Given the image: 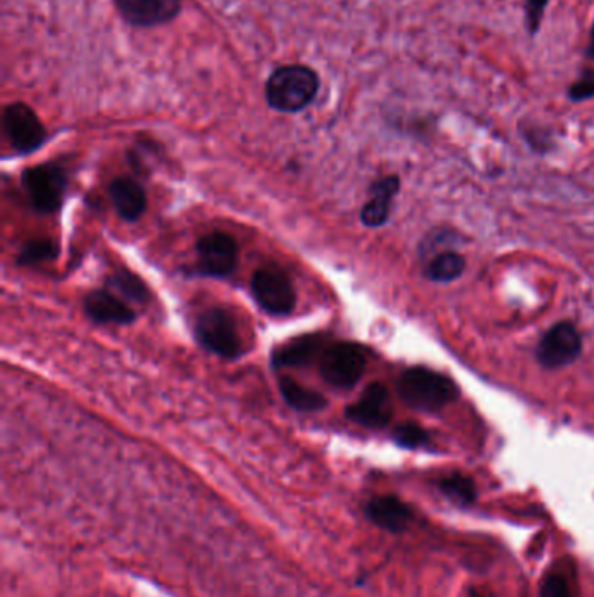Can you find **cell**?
<instances>
[{
    "instance_id": "e0dca14e",
    "label": "cell",
    "mask_w": 594,
    "mask_h": 597,
    "mask_svg": "<svg viewBox=\"0 0 594 597\" xmlns=\"http://www.w3.org/2000/svg\"><path fill=\"white\" fill-rule=\"evenodd\" d=\"M279 390L286 404L297 409L300 413H318V411L327 409L328 400L321 393L312 388L301 387L295 379L280 378Z\"/></svg>"
},
{
    "instance_id": "4fadbf2b",
    "label": "cell",
    "mask_w": 594,
    "mask_h": 597,
    "mask_svg": "<svg viewBox=\"0 0 594 597\" xmlns=\"http://www.w3.org/2000/svg\"><path fill=\"white\" fill-rule=\"evenodd\" d=\"M85 312L95 324L130 325L136 313L110 291H95L85 297Z\"/></svg>"
},
{
    "instance_id": "44dd1931",
    "label": "cell",
    "mask_w": 594,
    "mask_h": 597,
    "mask_svg": "<svg viewBox=\"0 0 594 597\" xmlns=\"http://www.w3.org/2000/svg\"><path fill=\"white\" fill-rule=\"evenodd\" d=\"M58 257V245L51 240L29 241L18 256L22 265L46 264Z\"/></svg>"
},
{
    "instance_id": "2e32d148",
    "label": "cell",
    "mask_w": 594,
    "mask_h": 597,
    "mask_svg": "<svg viewBox=\"0 0 594 597\" xmlns=\"http://www.w3.org/2000/svg\"><path fill=\"white\" fill-rule=\"evenodd\" d=\"M110 199L113 207L128 222H134L142 217L147 208V194L142 184L130 177H119L110 184Z\"/></svg>"
},
{
    "instance_id": "3957f363",
    "label": "cell",
    "mask_w": 594,
    "mask_h": 597,
    "mask_svg": "<svg viewBox=\"0 0 594 597\" xmlns=\"http://www.w3.org/2000/svg\"><path fill=\"white\" fill-rule=\"evenodd\" d=\"M366 363H369V357L360 345L333 343L327 346L319 358V372L331 387L351 390L363 378Z\"/></svg>"
},
{
    "instance_id": "7402d4cb",
    "label": "cell",
    "mask_w": 594,
    "mask_h": 597,
    "mask_svg": "<svg viewBox=\"0 0 594 597\" xmlns=\"http://www.w3.org/2000/svg\"><path fill=\"white\" fill-rule=\"evenodd\" d=\"M394 441L405 449H420V447H426L431 438L422 426L415 425V423H403L394 430Z\"/></svg>"
},
{
    "instance_id": "7c38bea8",
    "label": "cell",
    "mask_w": 594,
    "mask_h": 597,
    "mask_svg": "<svg viewBox=\"0 0 594 597\" xmlns=\"http://www.w3.org/2000/svg\"><path fill=\"white\" fill-rule=\"evenodd\" d=\"M364 515L372 524L387 533H405L414 521V510L394 495L375 497L364 506Z\"/></svg>"
},
{
    "instance_id": "83f0119b",
    "label": "cell",
    "mask_w": 594,
    "mask_h": 597,
    "mask_svg": "<svg viewBox=\"0 0 594 597\" xmlns=\"http://www.w3.org/2000/svg\"><path fill=\"white\" fill-rule=\"evenodd\" d=\"M468 597H486L485 594L477 593V590H471Z\"/></svg>"
},
{
    "instance_id": "5bb4252c",
    "label": "cell",
    "mask_w": 594,
    "mask_h": 597,
    "mask_svg": "<svg viewBox=\"0 0 594 597\" xmlns=\"http://www.w3.org/2000/svg\"><path fill=\"white\" fill-rule=\"evenodd\" d=\"M399 193V177L389 175L372 185V198L361 210V220L366 228H382L389 220L393 199Z\"/></svg>"
},
{
    "instance_id": "7a4b0ae2",
    "label": "cell",
    "mask_w": 594,
    "mask_h": 597,
    "mask_svg": "<svg viewBox=\"0 0 594 597\" xmlns=\"http://www.w3.org/2000/svg\"><path fill=\"white\" fill-rule=\"evenodd\" d=\"M398 393L410 408L422 413H438L459 399V387L441 372L427 367H410L399 378Z\"/></svg>"
},
{
    "instance_id": "5b68a950",
    "label": "cell",
    "mask_w": 594,
    "mask_h": 597,
    "mask_svg": "<svg viewBox=\"0 0 594 597\" xmlns=\"http://www.w3.org/2000/svg\"><path fill=\"white\" fill-rule=\"evenodd\" d=\"M22 184L35 210L55 214L64 203L67 172L58 163L37 164L23 172Z\"/></svg>"
},
{
    "instance_id": "52a82bcc",
    "label": "cell",
    "mask_w": 594,
    "mask_h": 597,
    "mask_svg": "<svg viewBox=\"0 0 594 597\" xmlns=\"http://www.w3.org/2000/svg\"><path fill=\"white\" fill-rule=\"evenodd\" d=\"M2 130L18 154H30L43 148L47 130L32 107L13 101L2 110Z\"/></svg>"
},
{
    "instance_id": "ac0fdd59",
    "label": "cell",
    "mask_w": 594,
    "mask_h": 597,
    "mask_svg": "<svg viewBox=\"0 0 594 597\" xmlns=\"http://www.w3.org/2000/svg\"><path fill=\"white\" fill-rule=\"evenodd\" d=\"M465 259L461 253L447 252L432 257L426 268V276L435 283H452L464 274Z\"/></svg>"
},
{
    "instance_id": "9a60e30c",
    "label": "cell",
    "mask_w": 594,
    "mask_h": 597,
    "mask_svg": "<svg viewBox=\"0 0 594 597\" xmlns=\"http://www.w3.org/2000/svg\"><path fill=\"white\" fill-rule=\"evenodd\" d=\"M324 349H327V345L321 336L297 337V339H292L286 345L274 349L273 366L276 369L310 366L316 358H321Z\"/></svg>"
},
{
    "instance_id": "277c9868",
    "label": "cell",
    "mask_w": 594,
    "mask_h": 597,
    "mask_svg": "<svg viewBox=\"0 0 594 597\" xmlns=\"http://www.w3.org/2000/svg\"><path fill=\"white\" fill-rule=\"evenodd\" d=\"M196 337L202 348L218 357L232 360L243 355V339L235 318L223 307H211L197 318Z\"/></svg>"
},
{
    "instance_id": "4316f807",
    "label": "cell",
    "mask_w": 594,
    "mask_h": 597,
    "mask_svg": "<svg viewBox=\"0 0 594 597\" xmlns=\"http://www.w3.org/2000/svg\"><path fill=\"white\" fill-rule=\"evenodd\" d=\"M586 55L587 58L594 59V23L593 26H591L590 44H587Z\"/></svg>"
},
{
    "instance_id": "30bf717a",
    "label": "cell",
    "mask_w": 594,
    "mask_h": 597,
    "mask_svg": "<svg viewBox=\"0 0 594 597\" xmlns=\"http://www.w3.org/2000/svg\"><path fill=\"white\" fill-rule=\"evenodd\" d=\"M119 14L134 29L168 25L180 17L182 0H113Z\"/></svg>"
},
{
    "instance_id": "6da1fadb",
    "label": "cell",
    "mask_w": 594,
    "mask_h": 597,
    "mask_svg": "<svg viewBox=\"0 0 594 597\" xmlns=\"http://www.w3.org/2000/svg\"><path fill=\"white\" fill-rule=\"evenodd\" d=\"M319 86V74L309 65H280L265 83V100L280 115H297L315 101Z\"/></svg>"
},
{
    "instance_id": "8fae6325",
    "label": "cell",
    "mask_w": 594,
    "mask_h": 597,
    "mask_svg": "<svg viewBox=\"0 0 594 597\" xmlns=\"http://www.w3.org/2000/svg\"><path fill=\"white\" fill-rule=\"evenodd\" d=\"M345 416L366 428H384L393 420V400L382 383L370 384L358 402L349 405Z\"/></svg>"
},
{
    "instance_id": "ba28073f",
    "label": "cell",
    "mask_w": 594,
    "mask_h": 597,
    "mask_svg": "<svg viewBox=\"0 0 594 597\" xmlns=\"http://www.w3.org/2000/svg\"><path fill=\"white\" fill-rule=\"evenodd\" d=\"M582 354V337L572 322L552 325L540 339L536 355L544 369H563L575 362Z\"/></svg>"
},
{
    "instance_id": "d4e9b609",
    "label": "cell",
    "mask_w": 594,
    "mask_h": 597,
    "mask_svg": "<svg viewBox=\"0 0 594 597\" xmlns=\"http://www.w3.org/2000/svg\"><path fill=\"white\" fill-rule=\"evenodd\" d=\"M540 597H572L565 576L549 573L546 580L542 582V587H540Z\"/></svg>"
},
{
    "instance_id": "cb8c5ba5",
    "label": "cell",
    "mask_w": 594,
    "mask_h": 597,
    "mask_svg": "<svg viewBox=\"0 0 594 597\" xmlns=\"http://www.w3.org/2000/svg\"><path fill=\"white\" fill-rule=\"evenodd\" d=\"M548 6L549 0H525V23L530 35L539 34Z\"/></svg>"
},
{
    "instance_id": "603a6c76",
    "label": "cell",
    "mask_w": 594,
    "mask_h": 597,
    "mask_svg": "<svg viewBox=\"0 0 594 597\" xmlns=\"http://www.w3.org/2000/svg\"><path fill=\"white\" fill-rule=\"evenodd\" d=\"M594 98V68H584L579 79L569 88V100L573 104L593 100Z\"/></svg>"
},
{
    "instance_id": "8992f818",
    "label": "cell",
    "mask_w": 594,
    "mask_h": 597,
    "mask_svg": "<svg viewBox=\"0 0 594 597\" xmlns=\"http://www.w3.org/2000/svg\"><path fill=\"white\" fill-rule=\"evenodd\" d=\"M252 294L268 315H289L297 306L294 283L279 265H264L253 274Z\"/></svg>"
},
{
    "instance_id": "484cf974",
    "label": "cell",
    "mask_w": 594,
    "mask_h": 597,
    "mask_svg": "<svg viewBox=\"0 0 594 597\" xmlns=\"http://www.w3.org/2000/svg\"><path fill=\"white\" fill-rule=\"evenodd\" d=\"M525 139L530 143L536 151H548L549 139L539 130V128H527L525 130Z\"/></svg>"
},
{
    "instance_id": "d6986e66",
    "label": "cell",
    "mask_w": 594,
    "mask_h": 597,
    "mask_svg": "<svg viewBox=\"0 0 594 597\" xmlns=\"http://www.w3.org/2000/svg\"><path fill=\"white\" fill-rule=\"evenodd\" d=\"M440 491L457 506H471L476 500V484L464 474H450L440 480Z\"/></svg>"
},
{
    "instance_id": "ffe728a7",
    "label": "cell",
    "mask_w": 594,
    "mask_h": 597,
    "mask_svg": "<svg viewBox=\"0 0 594 597\" xmlns=\"http://www.w3.org/2000/svg\"><path fill=\"white\" fill-rule=\"evenodd\" d=\"M109 289L119 292L122 297L134 301V303L145 304L151 298L147 285L130 271H118V273L112 274L109 278Z\"/></svg>"
},
{
    "instance_id": "9c48e42d",
    "label": "cell",
    "mask_w": 594,
    "mask_h": 597,
    "mask_svg": "<svg viewBox=\"0 0 594 597\" xmlns=\"http://www.w3.org/2000/svg\"><path fill=\"white\" fill-rule=\"evenodd\" d=\"M238 261V243L227 232H211L197 241V270L206 276H229Z\"/></svg>"
}]
</instances>
